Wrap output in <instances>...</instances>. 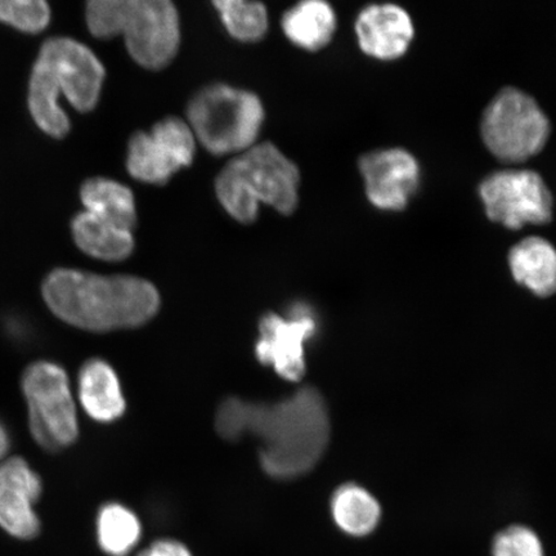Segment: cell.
<instances>
[{
	"mask_svg": "<svg viewBox=\"0 0 556 556\" xmlns=\"http://www.w3.org/2000/svg\"><path fill=\"white\" fill-rule=\"evenodd\" d=\"M54 316L75 328L106 332L138 328L160 308L156 288L135 276H101L59 268L41 287Z\"/></svg>",
	"mask_w": 556,
	"mask_h": 556,
	"instance_id": "1",
	"label": "cell"
},
{
	"mask_svg": "<svg viewBox=\"0 0 556 556\" xmlns=\"http://www.w3.org/2000/svg\"><path fill=\"white\" fill-rule=\"evenodd\" d=\"M247 433L258 437L266 475L289 481L307 475L329 446L328 405L317 389L304 387L275 403H248Z\"/></svg>",
	"mask_w": 556,
	"mask_h": 556,
	"instance_id": "2",
	"label": "cell"
},
{
	"mask_svg": "<svg viewBox=\"0 0 556 556\" xmlns=\"http://www.w3.org/2000/svg\"><path fill=\"white\" fill-rule=\"evenodd\" d=\"M104 67L80 41L55 37L45 41L31 70L27 106L35 124L52 138H64L70 119L61 99L79 113H89L100 101Z\"/></svg>",
	"mask_w": 556,
	"mask_h": 556,
	"instance_id": "3",
	"label": "cell"
},
{
	"mask_svg": "<svg viewBox=\"0 0 556 556\" xmlns=\"http://www.w3.org/2000/svg\"><path fill=\"white\" fill-rule=\"evenodd\" d=\"M301 172L274 143H255L236 155L215 180L222 206L240 224L258 218L261 205L290 215L299 203Z\"/></svg>",
	"mask_w": 556,
	"mask_h": 556,
	"instance_id": "4",
	"label": "cell"
},
{
	"mask_svg": "<svg viewBox=\"0 0 556 556\" xmlns=\"http://www.w3.org/2000/svg\"><path fill=\"white\" fill-rule=\"evenodd\" d=\"M86 20L99 39L124 37L138 65L162 70L180 45L179 16L173 0H87Z\"/></svg>",
	"mask_w": 556,
	"mask_h": 556,
	"instance_id": "5",
	"label": "cell"
},
{
	"mask_svg": "<svg viewBox=\"0 0 556 556\" xmlns=\"http://www.w3.org/2000/svg\"><path fill=\"white\" fill-rule=\"evenodd\" d=\"M260 97L226 85L207 86L187 108V124L215 156L241 154L258 141L264 123Z\"/></svg>",
	"mask_w": 556,
	"mask_h": 556,
	"instance_id": "6",
	"label": "cell"
},
{
	"mask_svg": "<svg viewBox=\"0 0 556 556\" xmlns=\"http://www.w3.org/2000/svg\"><path fill=\"white\" fill-rule=\"evenodd\" d=\"M551 131V122L538 101L511 87L495 96L481 122L486 150L506 164H521L539 155Z\"/></svg>",
	"mask_w": 556,
	"mask_h": 556,
	"instance_id": "7",
	"label": "cell"
},
{
	"mask_svg": "<svg viewBox=\"0 0 556 556\" xmlns=\"http://www.w3.org/2000/svg\"><path fill=\"white\" fill-rule=\"evenodd\" d=\"M21 389L34 441L50 452L72 446L78 440L79 424L64 368L50 361H37L25 368Z\"/></svg>",
	"mask_w": 556,
	"mask_h": 556,
	"instance_id": "8",
	"label": "cell"
},
{
	"mask_svg": "<svg viewBox=\"0 0 556 556\" xmlns=\"http://www.w3.org/2000/svg\"><path fill=\"white\" fill-rule=\"evenodd\" d=\"M486 217L510 229L546 225L553 219L552 191L539 173L509 168L486 176L478 189Z\"/></svg>",
	"mask_w": 556,
	"mask_h": 556,
	"instance_id": "9",
	"label": "cell"
},
{
	"mask_svg": "<svg viewBox=\"0 0 556 556\" xmlns=\"http://www.w3.org/2000/svg\"><path fill=\"white\" fill-rule=\"evenodd\" d=\"M197 138L190 125L176 116L165 117L150 131H138L128 144L127 169L139 182L164 186L174 174L190 166Z\"/></svg>",
	"mask_w": 556,
	"mask_h": 556,
	"instance_id": "10",
	"label": "cell"
},
{
	"mask_svg": "<svg viewBox=\"0 0 556 556\" xmlns=\"http://www.w3.org/2000/svg\"><path fill=\"white\" fill-rule=\"evenodd\" d=\"M318 329L315 309L304 302L291 304L285 317L267 313L260 321L256 359L273 367L285 380H301L307 368L305 348L316 338Z\"/></svg>",
	"mask_w": 556,
	"mask_h": 556,
	"instance_id": "11",
	"label": "cell"
},
{
	"mask_svg": "<svg viewBox=\"0 0 556 556\" xmlns=\"http://www.w3.org/2000/svg\"><path fill=\"white\" fill-rule=\"evenodd\" d=\"M358 168L367 200L382 212L406 208L421 184L419 162L401 148L368 152L359 159Z\"/></svg>",
	"mask_w": 556,
	"mask_h": 556,
	"instance_id": "12",
	"label": "cell"
},
{
	"mask_svg": "<svg viewBox=\"0 0 556 556\" xmlns=\"http://www.w3.org/2000/svg\"><path fill=\"white\" fill-rule=\"evenodd\" d=\"M43 495V481L20 456L0 462V530L20 541L39 536L41 521L35 505Z\"/></svg>",
	"mask_w": 556,
	"mask_h": 556,
	"instance_id": "13",
	"label": "cell"
},
{
	"mask_svg": "<svg viewBox=\"0 0 556 556\" xmlns=\"http://www.w3.org/2000/svg\"><path fill=\"white\" fill-rule=\"evenodd\" d=\"M359 50L368 58L391 62L407 53L415 38L412 16L394 3H374L361 10L354 24Z\"/></svg>",
	"mask_w": 556,
	"mask_h": 556,
	"instance_id": "14",
	"label": "cell"
},
{
	"mask_svg": "<svg viewBox=\"0 0 556 556\" xmlns=\"http://www.w3.org/2000/svg\"><path fill=\"white\" fill-rule=\"evenodd\" d=\"M78 394L83 408L99 422H114L125 413L121 381L113 367L104 359L87 361L80 368Z\"/></svg>",
	"mask_w": 556,
	"mask_h": 556,
	"instance_id": "15",
	"label": "cell"
},
{
	"mask_svg": "<svg viewBox=\"0 0 556 556\" xmlns=\"http://www.w3.org/2000/svg\"><path fill=\"white\" fill-rule=\"evenodd\" d=\"M281 26L291 43L303 51L318 52L331 43L338 17L328 0H298L283 13Z\"/></svg>",
	"mask_w": 556,
	"mask_h": 556,
	"instance_id": "16",
	"label": "cell"
},
{
	"mask_svg": "<svg viewBox=\"0 0 556 556\" xmlns=\"http://www.w3.org/2000/svg\"><path fill=\"white\" fill-rule=\"evenodd\" d=\"M509 267L521 287L534 295L551 296L556 289V253L551 242L539 236L521 240L509 253Z\"/></svg>",
	"mask_w": 556,
	"mask_h": 556,
	"instance_id": "17",
	"label": "cell"
},
{
	"mask_svg": "<svg viewBox=\"0 0 556 556\" xmlns=\"http://www.w3.org/2000/svg\"><path fill=\"white\" fill-rule=\"evenodd\" d=\"M72 231L81 252L96 260L121 262L127 260L135 250L134 232L111 225L86 211L75 215Z\"/></svg>",
	"mask_w": 556,
	"mask_h": 556,
	"instance_id": "18",
	"label": "cell"
},
{
	"mask_svg": "<svg viewBox=\"0 0 556 556\" xmlns=\"http://www.w3.org/2000/svg\"><path fill=\"white\" fill-rule=\"evenodd\" d=\"M80 200L94 217L134 232L137 208L135 194L127 186L109 178H89L81 185Z\"/></svg>",
	"mask_w": 556,
	"mask_h": 556,
	"instance_id": "19",
	"label": "cell"
},
{
	"mask_svg": "<svg viewBox=\"0 0 556 556\" xmlns=\"http://www.w3.org/2000/svg\"><path fill=\"white\" fill-rule=\"evenodd\" d=\"M96 538L103 554L129 556L142 539V523L127 505L108 503L96 518Z\"/></svg>",
	"mask_w": 556,
	"mask_h": 556,
	"instance_id": "20",
	"label": "cell"
},
{
	"mask_svg": "<svg viewBox=\"0 0 556 556\" xmlns=\"http://www.w3.org/2000/svg\"><path fill=\"white\" fill-rule=\"evenodd\" d=\"M333 520L352 536H366L377 528L380 520V505L363 486L348 483L333 493L331 500Z\"/></svg>",
	"mask_w": 556,
	"mask_h": 556,
	"instance_id": "21",
	"label": "cell"
},
{
	"mask_svg": "<svg viewBox=\"0 0 556 556\" xmlns=\"http://www.w3.org/2000/svg\"><path fill=\"white\" fill-rule=\"evenodd\" d=\"M222 24L236 40L256 43L266 37L269 27L267 7L260 0H212Z\"/></svg>",
	"mask_w": 556,
	"mask_h": 556,
	"instance_id": "22",
	"label": "cell"
},
{
	"mask_svg": "<svg viewBox=\"0 0 556 556\" xmlns=\"http://www.w3.org/2000/svg\"><path fill=\"white\" fill-rule=\"evenodd\" d=\"M0 23L21 33L39 34L51 23L48 0H0Z\"/></svg>",
	"mask_w": 556,
	"mask_h": 556,
	"instance_id": "23",
	"label": "cell"
},
{
	"mask_svg": "<svg viewBox=\"0 0 556 556\" xmlns=\"http://www.w3.org/2000/svg\"><path fill=\"white\" fill-rule=\"evenodd\" d=\"M493 556H544L538 534L530 528L513 526L498 534Z\"/></svg>",
	"mask_w": 556,
	"mask_h": 556,
	"instance_id": "24",
	"label": "cell"
},
{
	"mask_svg": "<svg viewBox=\"0 0 556 556\" xmlns=\"http://www.w3.org/2000/svg\"><path fill=\"white\" fill-rule=\"evenodd\" d=\"M248 401L228 397L220 403L215 428L226 441H238L247 434Z\"/></svg>",
	"mask_w": 556,
	"mask_h": 556,
	"instance_id": "25",
	"label": "cell"
},
{
	"mask_svg": "<svg viewBox=\"0 0 556 556\" xmlns=\"http://www.w3.org/2000/svg\"><path fill=\"white\" fill-rule=\"evenodd\" d=\"M137 556H193L190 548L182 542L172 539H163L152 542Z\"/></svg>",
	"mask_w": 556,
	"mask_h": 556,
	"instance_id": "26",
	"label": "cell"
},
{
	"mask_svg": "<svg viewBox=\"0 0 556 556\" xmlns=\"http://www.w3.org/2000/svg\"><path fill=\"white\" fill-rule=\"evenodd\" d=\"M11 446L12 441L9 429L0 421V462L10 456Z\"/></svg>",
	"mask_w": 556,
	"mask_h": 556,
	"instance_id": "27",
	"label": "cell"
}]
</instances>
